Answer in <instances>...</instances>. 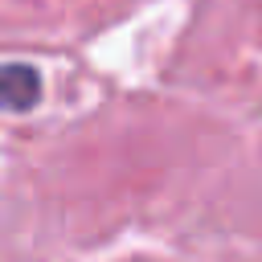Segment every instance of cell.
Wrapping results in <instances>:
<instances>
[{
	"instance_id": "obj_1",
	"label": "cell",
	"mask_w": 262,
	"mask_h": 262,
	"mask_svg": "<svg viewBox=\"0 0 262 262\" xmlns=\"http://www.w3.org/2000/svg\"><path fill=\"white\" fill-rule=\"evenodd\" d=\"M41 98V74L33 66H0V111H33Z\"/></svg>"
}]
</instances>
